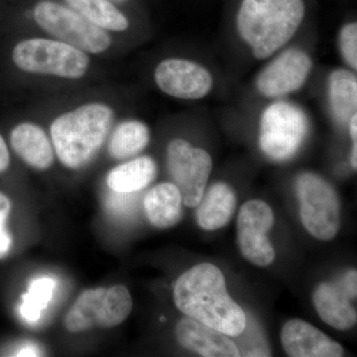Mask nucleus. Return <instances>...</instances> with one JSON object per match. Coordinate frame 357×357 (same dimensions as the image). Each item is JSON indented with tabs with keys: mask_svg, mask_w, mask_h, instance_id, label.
Listing matches in <instances>:
<instances>
[{
	"mask_svg": "<svg viewBox=\"0 0 357 357\" xmlns=\"http://www.w3.org/2000/svg\"><path fill=\"white\" fill-rule=\"evenodd\" d=\"M173 296L178 311L227 337H239L248 326L243 310L227 292L225 275L211 263H199L181 275Z\"/></svg>",
	"mask_w": 357,
	"mask_h": 357,
	"instance_id": "f257e3e1",
	"label": "nucleus"
},
{
	"mask_svg": "<svg viewBox=\"0 0 357 357\" xmlns=\"http://www.w3.org/2000/svg\"><path fill=\"white\" fill-rule=\"evenodd\" d=\"M114 119L112 109L102 103H89L56 119L51 139L61 163L70 170L91 163L105 144Z\"/></svg>",
	"mask_w": 357,
	"mask_h": 357,
	"instance_id": "f03ea898",
	"label": "nucleus"
},
{
	"mask_svg": "<svg viewBox=\"0 0 357 357\" xmlns=\"http://www.w3.org/2000/svg\"><path fill=\"white\" fill-rule=\"evenodd\" d=\"M304 16L303 0H243L237 28L255 57L265 59L292 38Z\"/></svg>",
	"mask_w": 357,
	"mask_h": 357,
	"instance_id": "7ed1b4c3",
	"label": "nucleus"
},
{
	"mask_svg": "<svg viewBox=\"0 0 357 357\" xmlns=\"http://www.w3.org/2000/svg\"><path fill=\"white\" fill-rule=\"evenodd\" d=\"M132 309V298L126 286L86 289L66 314L65 328L72 333L115 328L128 318Z\"/></svg>",
	"mask_w": 357,
	"mask_h": 357,
	"instance_id": "20e7f679",
	"label": "nucleus"
},
{
	"mask_svg": "<svg viewBox=\"0 0 357 357\" xmlns=\"http://www.w3.org/2000/svg\"><path fill=\"white\" fill-rule=\"evenodd\" d=\"M13 61L23 72L70 79L83 77L89 64L84 51L65 42L43 38L23 40L16 44Z\"/></svg>",
	"mask_w": 357,
	"mask_h": 357,
	"instance_id": "39448f33",
	"label": "nucleus"
},
{
	"mask_svg": "<svg viewBox=\"0 0 357 357\" xmlns=\"http://www.w3.org/2000/svg\"><path fill=\"white\" fill-rule=\"evenodd\" d=\"M296 190L307 231L319 241L335 238L340 230V204L333 185L317 174L305 172L297 178Z\"/></svg>",
	"mask_w": 357,
	"mask_h": 357,
	"instance_id": "423d86ee",
	"label": "nucleus"
},
{
	"mask_svg": "<svg viewBox=\"0 0 357 357\" xmlns=\"http://www.w3.org/2000/svg\"><path fill=\"white\" fill-rule=\"evenodd\" d=\"M37 24L52 36L91 54L107 51L112 38L74 9L51 0H42L34 8Z\"/></svg>",
	"mask_w": 357,
	"mask_h": 357,
	"instance_id": "0eeeda50",
	"label": "nucleus"
},
{
	"mask_svg": "<svg viewBox=\"0 0 357 357\" xmlns=\"http://www.w3.org/2000/svg\"><path fill=\"white\" fill-rule=\"evenodd\" d=\"M307 129V115L299 107L290 102H275L262 115L260 148L273 161H287L302 146Z\"/></svg>",
	"mask_w": 357,
	"mask_h": 357,
	"instance_id": "6e6552de",
	"label": "nucleus"
},
{
	"mask_svg": "<svg viewBox=\"0 0 357 357\" xmlns=\"http://www.w3.org/2000/svg\"><path fill=\"white\" fill-rule=\"evenodd\" d=\"M167 168L182 195L183 203L196 208L204 194L213 161L211 155L188 141L174 139L167 148Z\"/></svg>",
	"mask_w": 357,
	"mask_h": 357,
	"instance_id": "1a4fd4ad",
	"label": "nucleus"
},
{
	"mask_svg": "<svg viewBox=\"0 0 357 357\" xmlns=\"http://www.w3.org/2000/svg\"><path fill=\"white\" fill-rule=\"evenodd\" d=\"M274 213L261 199L246 202L237 218V243L241 255L255 266L267 267L276 258L267 234L273 227Z\"/></svg>",
	"mask_w": 357,
	"mask_h": 357,
	"instance_id": "9d476101",
	"label": "nucleus"
},
{
	"mask_svg": "<svg viewBox=\"0 0 357 357\" xmlns=\"http://www.w3.org/2000/svg\"><path fill=\"white\" fill-rule=\"evenodd\" d=\"M357 273L349 270L337 280L319 284L312 303L319 318L338 331L351 330L356 325Z\"/></svg>",
	"mask_w": 357,
	"mask_h": 357,
	"instance_id": "9b49d317",
	"label": "nucleus"
},
{
	"mask_svg": "<svg viewBox=\"0 0 357 357\" xmlns=\"http://www.w3.org/2000/svg\"><path fill=\"white\" fill-rule=\"evenodd\" d=\"M154 77L162 91L182 100H199L213 86V77L208 70L183 59H167L160 63Z\"/></svg>",
	"mask_w": 357,
	"mask_h": 357,
	"instance_id": "f8f14e48",
	"label": "nucleus"
},
{
	"mask_svg": "<svg viewBox=\"0 0 357 357\" xmlns=\"http://www.w3.org/2000/svg\"><path fill=\"white\" fill-rule=\"evenodd\" d=\"M312 61L303 51L288 50L262 70L258 77V91L268 98H278L298 91L312 70Z\"/></svg>",
	"mask_w": 357,
	"mask_h": 357,
	"instance_id": "ddd939ff",
	"label": "nucleus"
},
{
	"mask_svg": "<svg viewBox=\"0 0 357 357\" xmlns=\"http://www.w3.org/2000/svg\"><path fill=\"white\" fill-rule=\"evenodd\" d=\"M281 342L291 357H342L344 349L318 328L306 321L293 319L283 326Z\"/></svg>",
	"mask_w": 357,
	"mask_h": 357,
	"instance_id": "4468645a",
	"label": "nucleus"
},
{
	"mask_svg": "<svg viewBox=\"0 0 357 357\" xmlns=\"http://www.w3.org/2000/svg\"><path fill=\"white\" fill-rule=\"evenodd\" d=\"M176 338L181 347L204 357H238L237 345L215 328L185 316L176 326Z\"/></svg>",
	"mask_w": 357,
	"mask_h": 357,
	"instance_id": "2eb2a0df",
	"label": "nucleus"
},
{
	"mask_svg": "<svg viewBox=\"0 0 357 357\" xmlns=\"http://www.w3.org/2000/svg\"><path fill=\"white\" fill-rule=\"evenodd\" d=\"M10 146L14 153L35 170H48L53 165V144L36 124L23 122L16 126L10 133Z\"/></svg>",
	"mask_w": 357,
	"mask_h": 357,
	"instance_id": "dca6fc26",
	"label": "nucleus"
},
{
	"mask_svg": "<svg viewBox=\"0 0 357 357\" xmlns=\"http://www.w3.org/2000/svg\"><path fill=\"white\" fill-rule=\"evenodd\" d=\"M196 208L197 222L201 229L208 231L222 229L236 213V192L227 183H215Z\"/></svg>",
	"mask_w": 357,
	"mask_h": 357,
	"instance_id": "f3484780",
	"label": "nucleus"
},
{
	"mask_svg": "<svg viewBox=\"0 0 357 357\" xmlns=\"http://www.w3.org/2000/svg\"><path fill=\"white\" fill-rule=\"evenodd\" d=\"M183 198L174 183H161L145 195V215L153 227L159 229H171L183 217Z\"/></svg>",
	"mask_w": 357,
	"mask_h": 357,
	"instance_id": "a211bd4d",
	"label": "nucleus"
},
{
	"mask_svg": "<svg viewBox=\"0 0 357 357\" xmlns=\"http://www.w3.org/2000/svg\"><path fill=\"white\" fill-rule=\"evenodd\" d=\"M156 163L151 157L141 156L112 169L107 177V187L116 194H133L153 182Z\"/></svg>",
	"mask_w": 357,
	"mask_h": 357,
	"instance_id": "6ab92c4d",
	"label": "nucleus"
},
{
	"mask_svg": "<svg viewBox=\"0 0 357 357\" xmlns=\"http://www.w3.org/2000/svg\"><path fill=\"white\" fill-rule=\"evenodd\" d=\"M331 109L340 123L347 124L357 109V79L347 70H333L328 83Z\"/></svg>",
	"mask_w": 357,
	"mask_h": 357,
	"instance_id": "aec40b11",
	"label": "nucleus"
},
{
	"mask_svg": "<svg viewBox=\"0 0 357 357\" xmlns=\"http://www.w3.org/2000/svg\"><path fill=\"white\" fill-rule=\"evenodd\" d=\"M149 129L143 122L128 121L114 129L109 142V153L115 160L132 158L149 143Z\"/></svg>",
	"mask_w": 357,
	"mask_h": 357,
	"instance_id": "412c9836",
	"label": "nucleus"
},
{
	"mask_svg": "<svg viewBox=\"0 0 357 357\" xmlns=\"http://www.w3.org/2000/svg\"><path fill=\"white\" fill-rule=\"evenodd\" d=\"M72 9L103 30L122 32L128 20L109 0H66Z\"/></svg>",
	"mask_w": 357,
	"mask_h": 357,
	"instance_id": "4be33fe9",
	"label": "nucleus"
},
{
	"mask_svg": "<svg viewBox=\"0 0 357 357\" xmlns=\"http://www.w3.org/2000/svg\"><path fill=\"white\" fill-rule=\"evenodd\" d=\"M55 287V281L50 278H40L33 281L29 291L23 298L20 307L21 316L28 323H36L42 312L48 306Z\"/></svg>",
	"mask_w": 357,
	"mask_h": 357,
	"instance_id": "5701e85b",
	"label": "nucleus"
},
{
	"mask_svg": "<svg viewBox=\"0 0 357 357\" xmlns=\"http://www.w3.org/2000/svg\"><path fill=\"white\" fill-rule=\"evenodd\" d=\"M13 208L11 199L0 191V261L8 257L13 248V236L8 227Z\"/></svg>",
	"mask_w": 357,
	"mask_h": 357,
	"instance_id": "b1692460",
	"label": "nucleus"
},
{
	"mask_svg": "<svg viewBox=\"0 0 357 357\" xmlns=\"http://www.w3.org/2000/svg\"><path fill=\"white\" fill-rule=\"evenodd\" d=\"M340 46L342 56L352 69H357V24L345 25L340 31Z\"/></svg>",
	"mask_w": 357,
	"mask_h": 357,
	"instance_id": "393cba45",
	"label": "nucleus"
},
{
	"mask_svg": "<svg viewBox=\"0 0 357 357\" xmlns=\"http://www.w3.org/2000/svg\"><path fill=\"white\" fill-rule=\"evenodd\" d=\"M10 166V152L6 140L0 134V175L6 172Z\"/></svg>",
	"mask_w": 357,
	"mask_h": 357,
	"instance_id": "a878e982",
	"label": "nucleus"
},
{
	"mask_svg": "<svg viewBox=\"0 0 357 357\" xmlns=\"http://www.w3.org/2000/svg\"><path fill=\"white\" fill-rule=\"evenodd\" d=\"M15 354L16 356H38V354H36V349H35V347H33L32 345H25V347H21L20 351H16Z\"/></svg>",
	"mask_w": 357,
	"mask_h": 357,
	"instance_id": "bb28decb",
	"label": "nucleus"
},
{
	"mask_svg": "<svg viewBox=\"0 0 357 357\" xmlns=\"http://www.w3.org/2000/svg\"><path fill=\"white\" fill-rule=\"evenodd\" d=\"M349 123V131H351V139L354 142L357 141V114L351 117Z\"/></svg>",
	"mask_w": 357,
	"mask_h": 357,
	"instance_id": "cd10ccee",
	"label": "nucleus"
},
{
	"mask_svg": "<svg viewBox=\"0 0 357 357\" xmlns=\"http://www.w3.org/2000/svg\"><path fill=\"white\" fill-rule=\"evenodd\" d=\"M351 163L352 168H354V170H356V167H357V144H356V142H354V146H352Z\"/></svg>",
	"mask_w": 357,
	"mask_h": 357,
	"instance_id": "c85d7f7f",
	"label": "nucleus"
}]
</instances>
